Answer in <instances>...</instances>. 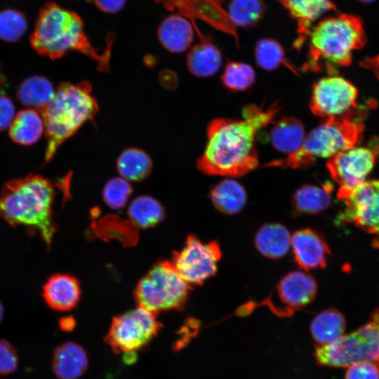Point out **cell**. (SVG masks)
Segmentation results:
<instances>
[{
	"label": "cell",
	"mask_w": 379,
	"mask_h": 379,
	"mask_svg": "<svg viewBox=\"0 0 379 379\" xmlns=\"http://www.w3.org/2000/svg\"><path fill=\"white\" fill-rule=\"evenodd\" d=\"M161 328L156 314L138 307L114 317L104 339L116 353L137 351L147 345Z\"/></svg>",
	"instance_id": "9"
},
{
	"label": "cell",
	"mask_w": 379,
	"mask_h": 379,
	"mask_svg": "<svg viewBox=\"0 0 379 379\" xmlns=\"http://www.w3.org/2000/svg\"><path fill=\"white\" fill-rule=\"evenodd\" d=\"M255 55L257 64L266 70H274L279 65H284L294 71V68L287 61L281 46L272 39H262L255 46Z\"/></svg>",
	"instance_id": "31"
},
{
	"label": "cell",
	"mask_w": 379,
	"mask_h": 379,
	"mask_svg": "<svg viewBox=\"0 0 379 379\" xmlns=\"http://www.w3.org/2000/svg\"><path fill=\"white\" fill-rule=\"evenodd\" d=\"M265 11L262 0H231L228 18L233 25L251 27L260 20Z\"/></svg>",
	"instance_id": "30"
},
{
	"label": "cell",
	"mask_w": 379,
	"mask_h": 379,
	"mask_svg": "<svg viewBox=\"0 0 379 379\" xmlns=\"http://www.w3.org/2000/svg\"><path fill=\"white\" fill-rule=\"evenodd\" d=\"M18 363V356L15 349L7 340L0 339V374L8 375L13 373Z\"/></svg>",
	"instance_id": "35"
},
{
	"label": "cell",
	"mask_w": 379,
	"mask_h": 379,
	"mask_svg": "<svg viewBox=\"0 0 379 379\" xmlns=\"http://www.w3.org/2000/svg\"><path fill=\"white\" fill-rule=\"evenodd\" d=\"M360 1L364 3H370V2L373 1L374 0H360Z\"/></svg>",
	"instance_id": "42"
},
{
	"label": "cell",
	"mask_w": 379,
	"mask_h": 379,
	"mask_svg": "<svg viewBox=\"0 0 379 379\" xmlns=\"http://www.w3.org/2000/svg\"><path fill=\"white\" fill-rule=\"evenodd\" d=\"M340 215L343 222H350L372 234H379V180L364 181L345 199Z\"/></svg>",
	"instance_id": "13"
},
{
	"label": "cell",
	"mask_w": 379,
	"mask_h": 379,
	"mask_svg": "<svg viewBox=\"0 0 379 379\" xmlns=\"http://www.w3.org/2000/svg\"><path fill=\"white\" fill-rule=\"evenodd\" d=\"M88 81L63 83L56 90L42 114L47 146L45 161H51L58 148L87 121L93 119L98 110Z\"/></svg>",
	"instance_id": "4"
},
{
	"label": "cell",
	"mask_w": 379,
	"mask_h": 379,
	"mask_svg": "<svg viewBox=\"0 0 379 379\" xmlns=\"http://www.w3.org/2000/svg\"><path fill=\"white\" fill-rule=\"evenodd\" d=\"M270 135L274 147L288 154L297 151L306 138L303 124L293 117H284L277 120Z\"/></svg>",
	"instance_id": "21"
},
{
	"label": "cell",
	"mask_w": 379,
	"mask_h": 379,
	"mask_svg": "<svg viewBox=\"0 0 379 379\" xmlns=\"http://www.w3.org/2000/svg\"><path fill=\"white\" fill-rule=\"evenodd\" d=\"M211 199L217 210L232 215L244 208L247 197L241 184L232 179H224L211 190Z\"/></svg>",
	"instance_id": "26"
},
{
	"label": "cell",
	"mask_w": 379,
	"mask_h": 379,
	"mask_svg": "<svg viewBox=\"0 0 379 379\" xmlns=\"http://www.w3.org/2000/svg\"><path fill=\"white\" fill-rule=\"evenodd\" d=\"M88 366V357L79 344L67 341L53 352L52 368L58 379H79Z\"/></svg>",
	"instance_id": "17"
},
{
	"label": "cell",
	"mask_w": 379,
	"mask_h": 379,
	"mask_svg": "<svg viewBox=\"0 0 379 379\" xmlns=\"http://www.w3.org/2000/svg\"><path fill=\"white\" fill-rule=\"evenodd\" d=\"M298 22L299 38L297 46L302 45L310 35L311 25L323 13L335 9L330 0H278Z\"/></svg>",
	"instance_id": "19"
},
{
	"label": "cell",
	"mask_w": 379,
	"mask_h": 379,
	"mask_svg": "<svg viewBox=\"0 0 379 379\" xmlns=\"http://www.w3.org/2000/svg\"><path fill=\"white\" fill-rule=\"evenodd\" d=\"M377 153L368 147H352L343 151L327 162L333 180L338 185V197L345 200L352 192L364 182L372 171Z\"/></svg>",
	"instance_id": "11"
},
{
	"label": "cell",
	"mask_w": 379,
	"mask_h": 379,
	"mask_svg": "<svg viewBox=\"0 0 379 379\" xmlns=\"http://www.w3.org/2000/svg\"><path fill=\"white\" fill-rule=\"evenodd\" d=\"M277 105L267 109L249 107L243 119L218 118L207 126V142L197 160L200 171L208 175L239 177L258 165L255 136L276 118Z\"/></svg>",
	"instance_id": "1"
},
{
	"label": "cell",
	"mask_w": 379,
	"mask_h": 379,
	"mask_svg": "<svg viewBox=\"0 0 379 379\" xmlns=\"http://www.w3.org/2000/svg\"><path fill=\"white\" fill-rule=\"evenodd\" d=\"M30 41L39 54L51 59L78 51L95 61L98 70H109L112 41L108 42L104 52H99L88 40L81 18L56 4H49L41 10Z\"/></svg>",
	"instance_id": "2"
},
{
	"label": "cell",
	"mask_w": 379,
	"mask_h": 379,
	"mask_svg": "<svg viewBox=\"0 0 379 379\" xmlns=\"http://www.w3.org/2000/svg\"><path fill=\"white\" fill-rule=\"evenodd\" d=\"M194 46L188 53L187 65L189 71L199 77L215 74L220 67L222 55L218 48L206 38Z\"/></svg>",
	"instance_id": "23"
},
{
	"label": "cell",
	"mask_w": 379,
	"mask_h": 379,
	"mask_svg": "<svg viewBox=\"0 0 379 379\" xmlns=\"http://www.w3.org/2000/svg\"><path fill=\"white\" fill-rule=\"evenodd\" d=\"M189 284L171 261L157 263L139 281L134 295L138 307L154 314L179 310L185 304Z\"/></svg>",
	"instance_id": "8"
},
{
	"label": "cell",
	"mask_w": 379,
	"mask_h": 379,
	"mask_svg": "<svg viewBox=\"0 0 379 379\" xmlns=\"http://www.w3.org/2000/svg\"><path fill=\"white\" fill-rule=\"evenodd\" d=\"M54 187L47 178L35 174L6 182L0 195V216L13 227L36 230L50 246L55 232L52 217Z\"/></svg>",
	"instance_id": "3"
},
{
	"label": "cell",
	"mask_w": 379,
	"mask_h": 379,
	"mask_svg": "<svg viewBox=\"0 0 379 379\" xmlns=\"http://www.w3.org/2000/svg\"><path fill=\"white\" fill-rule=\"evenodd\" d=\"M331 190L332 187L329 184L321 186L304 185L293 194V205L300 213L319 214L331 206Z\"/></svg>",
	"instance_id": "25"
},
{
	"label": "cell",
	"mask_w": 379,
	"mask_h": 379,
	"mask_svg": "<svg viewBox=\"0 0 379 379\" xmlns=\"http://www.w3.org/2000/svg\"><path fill=\"white\" fill-rule=\"evenodd\" d=\"M358 91L347 79L328 77L319 80L313 86L310 109L320 117H339L356 106Z\"/></svg>",
	"instance_id": "12"
},
{
	"label": "cell",
	"mask_w": 379,
	"mask_h": 379,
	"mask_svg": "<svg viewBox=\"0 0 379 379\" xmlns=\"http://www.w3.org/2000/svg\"><path fill=\"white\" fill-rule=\"evenodd\" d=\"M3 317H4V307L1 302H0V323L1 322L3 319Z\"/></svg>",
	"instance_id": "41"
},
{
	"label": "cell",
	"mask_w": 379,
	"mask_h": 379,
	"mask_svg": "<svg viewBox=\"0 0 379 379\" xmlns=\"http://www.w3.org/2000/svg\"><path fill=\"white\" fill-rule=\"evenodd\" d=\"M132 192L128 181L123 178L110 179L103 190L105 203L111 208L119 209L124 207Z\"/></svg>",
	"instance_id": "34"
},
{
	"label": "cell",
	"mask_w": 379,
	"mask_h": 379,
	"mask_svg": "<svg viewBox=\"0 0 379 379\" xmlns=\"http://www.w3.org/2000/svg\"><path fill=\"white\" fill-rule=\"evenodd\" d=\"M55 93L54 87L48 79L33 76L20 84L18 98L24 105L41 112L51 101Z\"/></svg>",
	"instance_id": "27"
},
{
	"label": "cell",
	"mask_w": 379,
	"mask_h": 379,
	"mask_svg": "<svg viewBox=\"0 0 379 379\" xmlns=\"http://www.w3.org/2000/svg\"><path fill=\"white\" fill-rule=\"evenodd\" d=\"M363 131L361 122L347 116L326 119L305 138L302 146L281 159L268 163L267 166L304 168L311 166L317 158H331L354 147Z\"/></svg>",
	"instance_id": "6"
},
{
	"label": "cell",
	"mask_w": 379,
	"mask_h": 379,
	"mask_svg": "<svg viewBox=\"0 0 379 379\" xmlns=\"http://www.w3.org/2000/svg\"><path fill=\"white\" fill-rule=\"evenodd\" d=\"M157 34L161 45L173 53L185 51L191 46L194 35L190 22L178 14L171 15L162 20Z\"/></svg>",
	"instance_id": "18"
},
{
	"label": "cell",
	"mask_w": 379,
	"mask_h": 379,
	"mask_svg": "<svg viewBox=\"0 0 379 379\" xmlns=\"http://www.w3.org/2000/svg\"><path fill=\"white\" fill-rule=\"evenodd\" d=\"M345 379H379V368L371 362L354 363L347 367Z\"/></svg>",
	"instance_id": "36"
},
{
	"label": "cell",
	"mask_w": 379,
	"mask_h": 379,
	"mask_svg": "<svg viewBox=\"0 0 379 379\" xmlns=\"http://www.w3.org/2000/svg\"><path fill=\"white\" fill-rule=\"evenodd\" d=\"M43 298L53 310L66 312L76 307L80 299L79 283L67 274L50 277L43 286Z\"/></svg>",
	"instance_id": "16"
},
{
	"label": "cell",
	"mask_w": 379,
	"mask_h": 379,
	"mask_svg": "<svg viewBox=\"0 0 379 379\" xmlns=\"http://www.w3.org/2000/svg\"><path fill=\"white\" fill-rule=\"evenodd\" d=\"M317 286L315 279L310 274L293 271L285 275L279 282L274 295L278 301L275 312L278 315L289 316L294 312L310 305L315 298ZM272 301H263L267 304Z\"/></svg>",
	"instance_id": "14"
},
{
	"label": "cell",
	"mask_w": 379,
	"mask_h": 379,
	"mask_svg": "<svg viewBox=\"0 0 379 379\" xmlns=\"http://www.w3.org/2000/svg\"><path fill=\"white\" fill-rule=\"evenodd\" d=\"M291 248L296 263L305 270L324 267L330 255L323 237L309 228L299 230L291 235Z\"/></svg>",
	"instance_id": "15"
},
{
	"label": "cell",
	"mask_w": 379,
	"mask_h": 379,
	"mask_svg": "<svg viewBox=\"0 0 379 379\" xmlns=\"http://www.w3.org/2000/svg\"><path fill=\"white\" fill-rule=\"evenodd\" d=\"M346 321L343 314L335 308L319 312L312 321L310 331L318 345L332 344L345 335Z\"/></svg>",
	"instance_id": "22"
},
{
	"label": "cell",
	"mask_w": 379,
	"mask_h": 379,
	"mask_svg": "<svg viewBox=\"0 0 379 379\" xmlns=\"http://www.w3.org/2000/svg\"><path fill=\"white\" fill-rule=\"evenodd\" d=\"M40 114L31 108L19 112L9 127L11 138L23 145L36 143L45 131L44 119Z\"/></svg>",
	"instance_id": "24"
},
{
	"label": "cell",
	"mask_w": 379,
	"mask_h": 379,
	"mask_svg": "<svg viewBox=\"0 0 379 379\" xmlns=\"http://www.w3.org/2000/svg\"><path fill=\"white\" fill-rule=\"evenodd\" d=\"M124 361L127 364H131L137 360V354L135 351H129L124 352Z\"/></svg>",
	"instance_id": "40"
},
{
	"label": "cell",
	"mask_w": 379,
	"mask_h": 379,
	"mask_svg": "<svg viewBox=\"0 0 379 379\" xmlns=\"http://www.w3.org/2000/svg\"><path fill=\"white\" fill-rule=\"evenodd\" d=\"M15 115L12 101L4 95H0V131L11 126Z\"/></svg>",
	"instance_id": "37"
},
{
	"label": "cell",
	"mask_w": 379,
	"mask_h": 379,
	"mask_svg": "<svg viewBox=\"0 0 379 379\" xmlns=\"http://www.w3.org/2000/svg\"><path fill=\"white\" fill-rule=\"evenodd\" d=\"M221 255L217 241L204 243L195 235L190 234L182 248L174 253L171 262L189 284H201L215 274Z\"/></svg>",
	"instance_id": "10"
},
{
	"label": "cell",
	"mask_w": 379,
	"mask_h": 379,
	"mask_svg": "<svg viewBox=\"0 0 379 379\" xmlns=\"http://www.w3.org/2000/svg\"><path fill=\"white\" fill-rule=\"evenodd\" d=\"M221 79L228 89L242 91L252 86L255 81V72L248 64L230 61L226 65Z\"/></svg>",
	"instance_id": "32"
},
{
	"label": "cell",
	"mask_w": 379,
	"mask_h": 379,
	"mask_svg": "<svg viewBox=\"0 0 379 379\" xmlns=\"http://www.w3.org/2000/svg\"><path fill=\"white\" fill-rule=\"evenodd\" d=\"M128 213L132 222L142 228L153 227L164 217L162 206L148 196L134 199L128 207Z\"/></svg>",
	"instance_id": "29"
},
{
	"label": "cell",
	"mask_w": 379,
	"mask_h": 379,
	"mask_svg": "<svg viewBox=\"0 0 379 379\" xmlns=\"http://www.w3.org/2000/svg\"><path fill=\"white\" fill-rule=\"evenodd\" d=\"M117 168L127 181H141L150 173L152 162L149 156L142 149L130 147L124 149L117 161Z\"/></svg>",
	"instance_id": "28"
},
{
	"label": "cell",
	"mask_w": 379,
	"mask_h": 379,
	"mask_svg": "<svg viewBox=\"0 0 379 379\" xmlns=\"http://www.w3.org/2000/svg\"><path fill=\"white\" fill-rule=\"evenodd\" d=\"M314 356L318 365L347 368L358 362H371L379 368V307L370 319L355 331L345 334L336 342L317 345Z\"/></svg>",
	"instance_id": "7"
},
{
	"label": "cell",
	"mask_w": 379,
	"mask_h": 379,
	"mask_svg": "<svg viewBox=\"0 0 379 379\" xmlns=\"http://www.w3.org/2000/svg\"><path fill=\"white\" fill-rule=\"evenodd\" d=\"M96 6L103 12L115 13L125 5L126 0H93Z\"/></svg>",
	"instance_id": "38"
},
{
	"label": "cell",
	"mask_w": 379,
	"mask_h": 379,
	"mask_svg": "<svg viewBox=\"0 0 379 379\" xmlns=\"http://www.w3.org/2000/svg\"><path fill=\"white\" fill-rule=\"evenodd\" d=\"M291 235L284 225L279 223H267L257 232L255 244L258 251L270 258L284 256L291 248Z\"/></svg>",
	"instance_id": "20"
},
{
	"label": "cell",
	"mask_w": 379,
	"mask_h": 379,
	"mask_svg": "<svg viewBox=\"0 0 379 379\" xmlns=\"http://www.w3.org/2000/svg\"><path fill=\"white\" fill-rule=\"evenodd\" d=\"M310 46L306 67L318 69L327 66H347L352 53L365 44L361 21L356 16L340 15L319 22L310 33Z\"/></svg>",
	"instance_id": "5"
},
{
	"label": "cell",
	"mask_w": 379,
	"mask_h": 379,
	"mask_svg": "<svg viewBox=\"0 0 379 379\" xmlns=\"http://www.w3.org/2000/svg\"><path fill=\"white\" fill-rule=\"evenodd\" d=\"M27 28V20L19 11L6 9L0 12L1 39L14 42L23 36Z\"/></svg>",
	"instance_id": "33"
},
{
	"label": "cell",
	"mask_w": 379,
	"mask_h": 379,
	"mask_svg": "<svg viewBox=\"0 0 379 379\" xmlns=\"http://www.w3.org/2000/svg\"><path fill=\"white\" fill-rule=\"evenodd\" d=\"M76 326L75 320L72 317L62 318L59 321V327L63 331H71Z\"/></svg>",
	"instance_id": "39"
}]
</instances>
